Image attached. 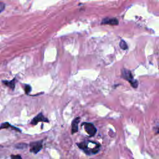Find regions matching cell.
<instances>
[{
  "instance_id": "1",
  "label": "cell",
  "mask_w": 159,
  "mask_h": 159,
  "mask_svg": "<svg viewBox=\"0 0 159 159\" xmlns=\"http://www.w3.org/2000/svg\"><path fill=\"white\" fill-rule=\"evenodd\" d=\"M76 145L87 155L96 154L99 152L101 148V144L99 143L89 140H85L77 143Z\"/></svg>"
},
{
  "instance_id": "2",
  "label": "cell",
  "mask_w": 159,
  "mask_h": 159,
  "mask_svg": "<svg viewBox=\"0 0 159 159\" xmlns=\"http://www.w3.org/2000/svg\"><path fill=\"white\" fill-rule=\"evenodd\" d=\"M43 140L32 142L29 143V152L34 154L38 153L43 148Z\"/></svg>"
},
{
  "instance_id": "3",
  "label": "cell",
  "mask_w": 159,
  "mask_h": 159,
  "mask_svg": "<svg viewBox=\"0 0 159 159\" xmlns=\"http://www.w3.org/2000/svg\"><path fill=\"white\" fill-rule=\"evenodd\" d=\"M122 77L125 78L126 80H127L132 86L133 88H136L138 86V82L137 80H134L133 78V76L130 72V71L124 69L122 71Z\"/></svg>"
},
{
  "instance_id": "4",
  "label": "cell",
  "mask_w": 159,
  "mask_h": 159,
  "mask_svg": "<svg viewBox=\"0 0 159 159\" xmlns=\"http://www.w3.org/2000/svg\"><path fill=\"white\" fill-rule=\"evenodd\" d=\"M81 125L84 126V130L89 137H93L97 132V129L94 125L91 122H84L81 124Z\"/></svg>"
},
{
  "instance_id": "5",
  "label": "cell",
  "mask_w": 159,
  "mask_h": 159,
  "mask_svg": "<svg viewBox=\"0 0 159 159\" xmlns=\"http://www.w3.org/2000/svg\"><path fill=\"white\" fill-rule=\"evenodd\" d=\"M40 122H49V120L48 119V118L45 117L42 112H40L32 119V120L30 122V124L35 125Z\"/></svg>"
},
{
  "instance_id": "6",
  "label": "cell",
  "mask_w": 159,
  "mask_h": 159,
  "mask_svg": "<svg viewBox=\"0 0 159 159\" xmlns=\"http://www.w3.org/2000/svg\"><path fill=\"white\" fill-rule=\"evenodd\" d=\"M80 121V117H75L71 122V134H75L78 131V124Z\"/></svg>"
},
{
  "instance_id": "7",
  "label": "cell",
  "mask_w": 159,
  "mask_h": 159,
  "mask_svg": "<svg viewBox=\"0 0 159 159\" xmlns=\"http://www.w3.org/2000/svg\"><path fill=\"white\" fill-rule=\"evenodd\" d=\"M8 128H11L12 129V130H14L16 131H17V132H21V130L17 127H16L13 125H12L11 124H9V122H3L1 124V127H0V129H8Z\"/></svg>"
},
{
  "instance_id": "8",
  "label": "cell",
  "mask_w": 159,
  "mask_h": 159,
  "mask_svg": "<svg viewBox=\"0 0 159 159\" xmlns=\"http://www.w3.org/2000/svg\"><path fill=\"white\" fill-rule=\"evenodd\" d=\"M102 24H110V25H117L118 24V20L116 19L112 18V19H109V18H106L103 19Z\"/></svg>"
},
{
  "instance_id": "9",
  "label": "cell",
  "mask_w": 159,
  "mask_h": 159,
  "mask_svg": "<svg viewBox=\"0 0 159 159\" xmlns=\"http://www.w3.org/2000/svg\"><path fill=\"white\" fill-rule=\"evenodd\" d=\"M3 83L5 84L6 86L8 87L11 88L12 89H14L15 88V84H16V80H12V81H4Z\"/></svg>"
},
{
  "instance_id": "10",
  "label": "cell",
  "mask_w": 159,
  "mask_h": 159,
  "mask_svg": "<svg viewBox=\"0 0 159 159\" xmlns=\"http://www.w3.org/2000/svg\"><path fill=\"white\" fill-rule=\"evenodd\" d=\"M119 45H120V48H122V49H123V50H126V49H127V43H126V42L124 41V40H121L120 41V43H119Z\"/></svg>"
},
{
  "instance_id": "11",
  "label": "cell",
  "mask_w": 159,
  "mask_h": 159,
  "mask_svg": "<svg viewBox=\"0 0 159 159\" xmlns=\"http://www.w3.org/2000/svg\"><path fill=\"white\" fill-rule=\"evenodd\" d=\"M24 91H25V93L27 94H28L31 91V87H30V86H29L28 84H25V86H24Z\"/></svg>"
},
{
  "instance_id": "12",
  "label": "cell",
  "mask_w": 159,
  "mask_h": 159,
  "mask_svg": "<svg viewBox=\"0 0 159 159\" xmlns=\"http://www.w3.org/2000/svg\"><path fill=\"white\" fill-rule=\"evenodd\" d=\"M11 159H23L20 155H11Z\"/></svg>"
},
{
  "instance_id": "13",
  "label": "cell",
  "mask_w": 159,
  "mask_h": 159,
  "mask_svg": "<svg viewBox=\"0 0 159 159\" xmlns=\"http://www.w3.org/2000/svg\"><path fill=\"white\" fill-rule=\"evenodd\" d=\"M27 145L26 143H18L16 147V148H24V147H26Z\"/></svg>"
},
{
  "instance_id": "14",
  "label": "cell",
  "mask_w": 159,
  "mask_h": 159,
  "mask_svg": "<svg viewBox=\"0 0 159 159\" xmlns=\"http://www.w3.org/2000/svg\"><path fill=\"white\" fill-rule=\"evenodd\" d=\"M0 7H1V11H3L4 7V4L2 2H1L0 3Z\"/></svg>"
}]
</instances>
